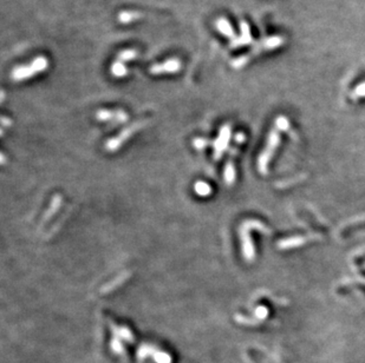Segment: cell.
I'll use <instances>...</instances> for the list:
<instances>
[{
    "instance_id": "2",
    "label": "cell",
    "mask_w": 365,
    "mask_h": 363,
    "mask_svg": "<svg viewBox=\"0 0 365 363\" xmlns=\"http://www.w3.org/2000/svg\"><path fill=\"white\" fill-rule=\"evenodd\" d=\"M48 68H49V60L46 59L44 56H39L34 58L33 61L30 65H22L14 68L13 71L11 72V78L15 81L25 80L27 78L36 76L37 73L45 71Z\"/></svg>"
},
{
    "instance_id": "21",
    "label": "cell",
    "mask_w": 365,
    "mask_h": 363,
    "mask_svg": "<svg viewBox=\"0 0 365 363\" xmlns=\"http://www.w3.org/2000/svg\"><path fill=\"white\" fill-rule=\"evenodd\" d=\"M364 267H365V265H364Z\"/></svg>"
},
{
    "instance_id": "20",
    "label": "cell",
    "mask_w": 365,
    "mask_h": 363,
    "mask_svg": "<svg viewBox=\"0 0 365 363\" xmlns=\"http://www.w3.org/2000/svg\"><path fill=\"white\" fill-rule=\"evenodd\" d=\"M111 348L114 349V350L116 351V353H119V354H121L122 351L124 350V349H123V347L121 346V343H119L118 341H116V339H115V341H112Z\"/></svg>"
},
{
    "instance_id": "12",
    "label": "cell",
    "mask_w": 365,
    "mask_h": 363,
    "mask_svg": "<svg viewBox=\"0 0 365 363\" xmlns=\"http://www.w3.org/2000/svg\"><path fill=\"white\" fill-rule=\"evenodd\" d=\"M111 73L115 77L121 78V77H124V76L128 75V70L126 68V65H124V63H122V61L116 60L115 63L111 65Z\"/></svg>"
},
{
    "instance_id": "11",
    "label": "cell",
    "mask_w": 365,
    "mask_h": 363,
    "mask_svg": "<svg viewBox=\"0 0 365 363\" xmlns=\"http://www.w3.org/2000/svg\"><path fill=\"white\" fill-rule=\"evenodd\" d=\"M230 137H231V126L230 125H225L222 129H221L219 142L216 143L217 144V145H216L217 154H219V157H220L221 152H222L225 150V147L227 146L228 140H230Z\"/></svg>"
},
{
    "instance_id": "9",
    "label": "cell",
    "mask_w": 365,
    "mask_h": 363,
    "mask_svg": "<svg viewBox=\"0 0 365 363\" xmlns=\"http://www.w3.org/2000/svg\"><path fill=\"white\" fill-rule=\"evenodd\" d=\"M215 26H216V29L224 34V36H226L227 38H231L232 40H234V39H236L234 29H233V26L231 25V23L228 22L225 17H221V18L217 19V20L215 22Z\"/></svg>"
},
{
    "instance_id": "8",
    "label": "cell",
    "mask_w": 365,
    "mask_h": 363,
    "mask_svg": "<svg viewBox=\"0 0 365 363\" xmlns=\"http://www.w3.org/2000/svg\"><path fill=\"white\" fill-rule=\"evenodd\" d=\"M97 118L99 120H114V122H126L128 120V115L124 111H109L100 110L97 112Z\"/></svg>"
},
{
    "instance_id": "5",
    "label": "cell",
    "mask_w": 365,
    "mask_h": 363,
    "mask_svg": "<svg viewBox=\"0 0 365 363\" xmlns=\"http://www.w3.org/2000/svg\"><path fill=\"white\" fill-rule=\"evenodd\" d=\"M241 242H242V252L245 256V260L247 261H253L254 259V247H253V242L251 240L250 236V225H248L247 222L241 225Z\"/></svg>"
},
{
    "instance_id": "16",
    "label": "cell",
    "mask_w": 365,
    "mask_h": 363,
    "mask_svg": "<svg viewBox=\"0 0 365 363\" xmlns=\"http://www.w3.org/2000/svg\"><path fill=\"white\" fill-rule=\"evenodd\" d=\"M154 358L156 363H172V357L168 354L162 353V351H156V354L154 355Z\"/></svg>"
},
{
    "instance_id": "6",
    "label": "cell",
    "mask_w": 365,
    "mask_h": 363,
    "mask_svg": "<svg viewBox=\"0 0 365 363\" xmlns=\"http://www.w3.org/2000/svg\"><path fill=\"white\" fill-rule=\"evenodd\" d=\"M143 124H145V122H137V123H135L134 125H131L130 127H128L126 129V130L122 131L121 134L118 135V137L117 138H115V139H111L110 142L108 143V149L109 150H115V149H117V147L119 146V144H121L122 142H124L128 137L131 134H134L135 131H137L139 127H141Z\"/></svg>"
},
{
    "instance_id": "17",
    "label": "cell",
    "mask_w": 365,
    "mask_h": 363,
    "mask_svg": "<svg viewBox=\"0 0 365 363\" xmlns=\"http://www.w3.org/2000/svg\"><path fill=\"white\" fill-rule=\"evenodd\" d=\"M195 190L197 194L201 195V196H207V195L211 194L209 193V191H211L209 185H207L204 182H197V184L195 185Z\"/></svg>"
},
{
    "instance_id": "13",
    "label": "cell",
    "mask_w": 365,
    "mask_h": 363,
    "mask_svg": "<svg viewBox=\"0 0 365 363\" xmlns=\"http://www.w3.org/2000/svg\"><path fill=\"white\" fill-rule=\"evenodd\" d=\"M137 56H138V52L136 50H131V49L124 50V51H122V52L118 53L117 59H116V60L122 61V63H124V61H129V60L135 59V58Z\"/></svg>"
},
{
    "instance_id": "3",
    "label": "cell",
    "mask_w": 365,
    "mask_h": 363,
    "mask_svg": "<svg viewBox=\"0 0 365 363\" xmlns=\"http://www.w3.org/2000/svg\"><path fill=\"white\" fill-rule=\"evenodd\" d=\"M319 238H320V236L316 235V233H310V235H305V236L289 237V238H285V240H281L280 242H279L278 248L280 249V250H289V249L298 248V247H300V245L306 244L308 242L319 240Z\"/></svg>"
},
{
    "instance_id": "14",
    "label": "cell",
    "mask_w": 365,
    "mask_h": 363,
    "mask_svg": "<svg viewBox=\"0 0 365 363\" xmlns=\"http://www.w3.org/2000/svg\"><path fill=\"white\" fill-rule=\"evenodd\" d=\"M275 127H277L279 131H287L290 127L289 119H287L285 116L278 117L277 120H275Z\"/></svg>"
},
{
    "instance_id": "15",
    "label": "cell",
    "mask_w": 365,
    "mask_h": 363,
    "mask_svg": "<svg viewBox=\"0 0 365 363\" xmlns=\"http://www.w3.org/2000/svg\"><path fill=\"white\" fill-rule=\"evenodd\" d=\"M365 97V81L362 84L357 85L351 93V98L352 99H359Z\"/></svg>"
},
{
    "instance_id": "4",
    "label": "cell",
    "mask_w": 365,
    "mask_h": 363,
    "mask_svg": "<svg viewBox=\"0 0 365 363\" xmlns=\"http://www.w3.org/2000/svg\"><path fill=\"white\" fill-rule=\"evenodd\" d=\"M181 69V61L177 58H170L163 63L154 64L150 66L149 72L151 75H165V73H176Z\"/></svg>"
},
{
    "instance_id": "18",
    "label": "cell",
    "mask_w": 365,
    "mask_h": 363,
    "mask_svg": "<svg viewBox=\"0 0 365 363\" xmlns=\"http://www.w3.org/2000/svg\"><path fill=\"white\" fill-rule=\"evenodd\" d=\"M267 315H269V309L265 307H258L257 309H255V316H257L259 319H265Z\"/></svg>"
},
{
    "instance_id": "19",
    "label": "cell",
    "mask_w": 365,
    "mask_h": 363,
    "mask_svg": "<svg viewBox=\"0 0 365 363\" xmlns=\"http://www.w3.org/2000/svg\"><path fill=\"white\" fill-rule=\"evenodd\" d=\"M118 333H119V334H118L119 336L123 337L124 339H127V341H129V342L134 341V336H133V335H131V333H130L129 330L126 329V328H121V329L118 330Z\"/></svg>"
},
{
    "instance_id": "7",
    "label": "cell",
    "mask_w": 365,
    "mask_h": 363,
    "mask_svg": "<svg viewBox=\"0 0 365 363\" xmlns=\"http://www.w3.org/2000/svg\"><path fill=\"white\" fill-rule=\"evenodd\" d=\"M240 29H241V37L232 40V42H231L232 48H240V46L248 45L253 41V39H252V34H251V29H250V26H248L247 22L242 20L241 23H240Z\"/></svg>"
},
{
    "instance_id": "1",
    "label": "cell",
    "mask_w": 365,
    "mask_h": 363,
    "mask_svg": "<svg viewBox=\"0 0 365 363\" xmlns=\"http://www.w3.org/2000/svg\"><path fill=\"white\" fill-rule=\"evenodd\" d=\"M280 132L277 127H273L270 132L269 138H267V143L263 151L260 154L258 159V170L261 175L267 174V167L271 162L272 157H273L275 150L280 144Z\"/></svg>"
},
{
    "instance_id": "10",
    "label": "cell",
    "mask_w": 365,
    "mask_h": 363,
    "mask_svg": "<svg viewBox=\"0 0 365 363\" xmlns=\"http://www.w3.org/2000/svg\"><path fill=\"white\" fill-rule=\"evenodd\" d=\"M142 12H138V11H122L118 14V22L122 23V24H129V23H134L138 19L143 18Z\"/></svg>"
}]
</instances>
